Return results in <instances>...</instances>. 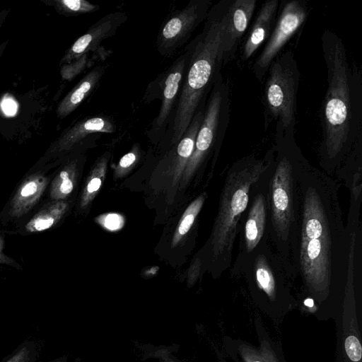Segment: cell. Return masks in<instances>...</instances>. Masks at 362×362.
Instances as JSON below:
<instances>
[{
  "instance_id": "6da1fadb",
  "label": "cell",
  "mask_w": 362,
  "mask_h": 362,
  "mask_svg": "<svg viewBox=\"0 0 362 362\" xmlns=\"http://www.w3.org/2000/svg\"><path fill=\"white\" fill-rule=\"evenodd\" d=\"M300 237L298 274L317 290L337 276H348L355 259L356 227L344 226L339 185L301 156L298 166Z\"/></svg>"
},
{
  "instance_id": "7a4b0ae2",
  "label": "cell",
  "mask_w": 362,
  "mask_h": 362,
  "mask_svg": "<svg viewBox=\"0 0 362 362\" xmlns=\"http://www.w3.org/2000/svg\"><path fill=\"white\" fill-rule=\"evenodd\" d=\"M322 52L327 71V89L322 102V140L320 165L327 173H340L358 153L361 120V95L356 71L349 66L345 46L333 32L322 37ZM361 86V85H360Z\"/></svg>"
},
{
  "instance_id": "3957f363",
  "label": "cell",
  "mask_w": 362,
  "mask_h": 362,
  "mask_svg": "<svg viewBox=\"0 0 362 362\" xmlns=\"http://www.w3.org/2000/svg\"><path fill=\"white\" fill-rule=\"evenodd\" d=\"M302 156L294 136H276L269 165L264 236L291 276L298 274L300 214L298 174Z\"/></svg>"
},
{
  "instance_id": "277c9868",
  "label": "cell",
  "mask_w": 362,
  "mask_h": 362,
  "mask_svg": "<svg viewBox=\"0 0 362 362\" xmlns=\"http://www.w3.org/2000/svg\"><path fill=\"white\" fill-rule=\"evenodd\" d=\"M228 2L222 0L211 7L202 31L185 47L188 62L168 138L171 146L178 143L194 115L205 105L212 86L221 75V28Z\"/></svg>"
},
{
  "instance_id": "5b68a950",
  "label": "cell",
  "mask_w": 362,
  "mask_h": 362,
  "mask_svg": "<svg viewBox=\"0 0 362 362\" xmlns=\"http://www.w3.org/2000/svg\"><path fill=\"white\" fill-rule=\"evenodd\" d=\"M274 154V148L263 158L252 153L233 163L227 171L208 246L210 262L218 274L231 267L234 243L240 221L249 204L250 189Z\"/></svg>"
},
{
  "instance_id": "8992f818",
  "label": "cell",
  "mask_w": 362,
  "mask_h": 362,
  "mask_svg": "<svg viewBox=\"0 0 362 362\" xmlns=\"http://www.w3.org/2000/svg\"><path fill=\"white\" fill-rule=\"evenodd\" d=\"M267 71L263 95L265 127L276 120V136H294L300 74L292 50L281 52Z\"/></svg>"
},
{
  "instance_id": "52a82bcc",
  "label": "cell",
  "mask_w": 362,
  "mask_h": 362,
  "mask_svg": "<svg viewBox=\"0 0 362 362\" xmlns=\"http://www.w3.org/2000/svg\"><path fill=\"white\" fill-rule=\"evenodd\" d=\"M229 119V87L221 75L208 95L192 153L184 170L188 181L211 153H218Z\"/></svg>"
},
{
  "instance_id": "ba28073f",
  "label": "cell",
  "mask_w": 362,
  "mask_h": 362,
  "mask_svg": "<svg viewBox=\"0 0 362 362\" xmlns=\"http://www.w3.org/2000/svg\"><path fill=\"white\" fill-rule=\"evenodd\" d=\"M188 62V52H183L148 86L144 95L145 103L160 100L158 115L147 131V136L157 144L168 141L175 116L179 97Z\"/></svg>"
},
{
  "instance_id": "9c48e42d",
  "label": "cell",
  "mask_w": 362,
  "mask_h": 362,
  "mask_svg": "<svg viewBox=\"0 0 362 362\" xmlns=\"http://www.w3.org/2000/svg\"><path fill=\"white\" fill-rule=\"evenodd\" d=\"M212 6L211 0H190L162 23L156 42L159 54L171 57L188 41L192 33L204 22Z\"/></svg>"
},
{
  "instance_id": "30bf717a",
  "label": "cell",
  "mask_w": 362,
  "mask_h": 362,
  "mask_svg": "<svg viewBox=\"0 0 362 362\" xmlns=\"http://www.w3.org/2000/svg\"><path fill=\"white\" fill-rule=\"evenodd\" d=\"M276 20L270 37L253 66V72L262 80L285 45L307 19L308 11L303 1H286Z\"/></svg>"
},
{
  "instance_id": "8fae6325",
  "label": "cell",
  "mask_w": 362,
  "mask_h": 362,
  "mask_svg": "<svg viewBox=\"0 0 362 362\" xmlns=\"http://www.w3.org/2000/svg\"><path fill=\"white\" fill-rule=\"evenodd\" d=\"M272 159L250 189L249 204L238 229L239 251L236 258L250 253L265 234L269 165Z\"/></svg>"
},
{
  "instance_id": "7c38bea8",
  "label": "cell",
  "mask_w": 362,
  "mask_h": 362,
  "mask_svg": "<svg viewBox=\"0 0 362 362\" xmlns=\"http://www.w3.org/2000/svg\"><path fill=\"white\" fill-rule=\"evenodd\" d=\"M116 131V123L110 115L97 114L86 117L63 131L54 143L52 153H66L76 148L93 146L102 134Z\"/></svg>"
},
{
  "instance_id": "4fadbf2b",
  "label": "cell",
  "mask_w": 362,
  "mask_h": 362,
  "mask_svg": "<svg viewBox=\"0 0 362 362\" xmlns=\"http://www.w3.org/2000/svg\"><path fill=\"white\" fill-rule=\"evenodd\" d=\"M256 0L228 1L223 17L221 51L223 66L235 58L256 8Z\"/></svg>"
},
{
  "instance_id": "5bb4252c",
  "label": "cell",
  "mask_w": 362,
  "mask_h": 362,
  "mask_svg": "<svg viewBox=\"0 0 362 362\" xmlns=\"http://www.w3.org/2000/svg\"><path fill=\"white\" fill-rule=\"evenodd\" d=\"M127 19V13L120 11L103 16L76 40L62 57L60 64H69L86 53L95 52L101 42L113 36Z\"/></svg>"
},
{
  "instance_id": "9a60e30c",
  "label": "cell",
  "mask_w": 362,
  "mask_h": 362,
  "mask_svg": "<svg viewBox=\"0 0 362 362\" xmlns=\"http://www.w3.org/2000/svg\"><path fill=\"white\" fill-rule=\"evenodd\" d=\"M279 3L278 0H270L262 4L243 46V61L251 58L270 35L276 23Z\"/></svg>"
},
{
  "instance_id": "2e32d148",
  "label": "cell",
  "mask_w": 362,
  "mask_h": 362,
  "mask_svg": "<svg viewBox=\"0 0 362 362\" xmlns=\"http://www.w3.org/2000/svg\"><path fill=\"white\" fill-rule=\"evenodd\" d=\"M107 65H97L93 67L60 101L57 107V115L64 119L72 113L99 86Z\"/></svg>"
},
{
  "instance_id": "e0dca14e",
  "label": "cell",
  "mask_w": 362,
  "mask_h": 362,
  "mask_svg": "<svg viewBox=\"0 0 362 362\" xmlns=\"http://www.w3.org/2000/svg\"><path fill=\"white\" fill-rule=\"evenodd\" d=\"M48 184V178L42 173L29 176L16 190L10 206L13 217H21L28 213L38 202Z\"/></svg>"
},
{
  "instance_id": "ac0fdd59",
  "label": "cell",
  "mask_w": 362,
  "mask_h": 362,
  "mask_svg": "<svg viewBox=\"0 0 362 362\" xmlns=\"http://www.w3.org/2000/svg\"><path fill=\"white\" fill-rule=\"evenodd\" d=\"M67 203L58 201L49 204L36 214L25 225V230L37 233L46 230L54 226L64 216Z\"/></svg>"
},
{
  "instance_id": "d6986e66",
  "label": "cell",
  "mask_w": 362,
  "mask_h": 362,
  "mask_svg": "<svg viewBox=\"0 0 362 362\" xmlns=\"http://www.w3.org/2000/svg\"><path fill=\"white\" fill-rule=\"evenodd\" d=\"M78 159L66 163L51 184L50 197L55 201H62L73 191L77 174Z\"/></svg>"
},
{
  "instance_id": "ffe728a7",
  "label": "cell",
  "mask_w": 362,
  "mask_h": 362,
  "mask_svg": "<svg viewBox=\"0 0 362 362\" xmlns=\"http://www.w3.org/2000/svg\"><path fill=\"white\" fill-rule=\"evenodd\" d=\"M109 158L110 154L108 153H105L95 163L82 192L81 200V207H86V206L88 205L94 199L100 189L105 178Z\"/></svg>"
},
{
  "instance_id": "44dd1931",
  "label": "cell",
  "mask_w": 362,
  "mask_h": 362,
  "mask_svg": "<svg viewBox=\"0 0 362 362\" xmlns=\"http://www.w3.org/2000/svg\"><path fill=\"white\" fill-rule=\"evenodd\" d=\"M41 2L52 6L59 14L68 17L94 13L100 8V5L86 0H42Z\"/></svg>"
},
{
  "instance_id": "7402d4cb",
  "label": "cell",
  "mask_w": 362,
  "mask_h": 362,
  "mask_svg": "<svg viewBox=\"0 0 362 362\" xmlns=\"http://www.w3.org/2000/svg\"><path fill=\"white\" fill-rule=\"evenodd\" d=\"M108 51L105 49L100 50V48L95 52L94 56L91 53H86L69 64H62L60 69L62 78L64 80H72L86 68L92 66L97 59H105L108 55Z\"/></svg>"
},
{
  "instance_id": "603a6c76",
  "label": "cell",
  "mask_w": 362,
  "mask_h": 362,
  "mask_svg": "<svg viewBox=\"0 0 362 362\" xmlns=\"http://www.w3.org/2000/svg\"><path fill=\"white\" fill-rule=\"evenodd\" d=\"M205 199V194H200L184 211L172 240L173 247L176 246L182 237L185 236L190 230L197 215L203 206Z\"/></svg>"
},
{
  "instance_id": "cb8c5ba5",
  "label": "cell",
  "mask_w": 362,
  "mask_h": 362,
  "mask_svg": "<svg viewBox=\"0 0 362 362\" xmlns=\"http://www.w3.org/2000/svg\"><path fill=\"white\" fill-rule=\"evenodd\" d=\"M140 156V145L138 143H135L130 151L124 154L119 160L116 167V173L121 175L122 173L127 171L137 162Z\"/></svg>"
},
{
  "instance_id": "d4e9b609",
  "label": "cell",
  "mask_w": 362,
  "mask_h": 362,
  "mask_svg": "<svg viewBox=\"0 0 362 362\" xmlns=\"http://www.w3.org/2000/svg\"><path fill=\"white\" fill-rule=\"evenodd\" d=\"M345 350L349 358L354 362L359 361L362 356L361 345L355 336L348 337L344 342Z\"/></svg>"
},
{
  "instance_id": "484cf974",
  "label": "cell",
  "mask_w": 362,
  "mask_h": 362,
  "mask_svg": "<svg viewBox=\"0 0 362 362\" xmlns=\"http://www.w3.org/2000/svg\"><path fill=\"white\" fill-rule=\"evenodd\" d=\"M98 222L107 230L115 231L120 229L124 224L123 218L117 214H107L98 218Z\"/></svg>"
},
{
  "instance_id": "4316f807",
  "label": "cell",
  "mask_w": 362,
  "mask_h": 362,
  "mask_svg": "<svg viewBox=\"0 0 362 362\" xmlns=\"http://www.w3.org/2000/svg\"><path fill=\"white\" fill-rule=\"evenodd\" d=\"M4 240L2 237L0 236V264H5L10 266L18 267V264L11 258L6 256L4 252Z\"/></svg>"
},
{
  "instance_id": "83f0119b",
  "label": "cell",
  "mask_w": 362,
  "mask_h": 362,
  "mask_svg": "<svg viewBox=\"0 0 362 362\" xmlns=\"http://www.w3.org/2000/svg\"><path fill=\"white\" fill-rule=\"evenodd\" d=\"M9 13H10V8H4V9L0 11V28L4 23Z\"/></svg>"
},
{
  "instance_id": "f1b7e54d",
  "label": "cell",
  "mask_w": 362,
  "mask_h": 362,
  "mask_svg": "<svg viewBox=\"0 0 362 362\" xmlns=\"http://www.w3.org/2000/svg\"><path fill=\"white\" fill-rule=\"evenodd\" d=\"M8 40H6V41L3 42L1 44H0V59L8 45Z\"/></svg>"
},
{
  "instance_id": "f546056e",
  "label": "cell",
  "mask_w": 362,
  "mask_h": 362,
  "mask_svg": "<svg viewBox=\"0 0 362 362\" xmlns=\"http://www.w3.org/2000/svg\"><path fill=\"white\" fill-rule=\"evenodd\" d=\"M305 305L308 307H313V300L312 299L308 298L305 300Z\"/></svg>"
},
{
  "instance_id": "4dcf8cb0",
  "label": "cell",
  "mask_w": 362,
  "mask_h": 362,
  "mask_svg": "<svg viewBox=\"0 0 362 362\" xmlns=\"http://www.w3.org/2000/svg\"><path fill=\"white\" fill-rule=\"evenodd\" d=\"M254 362H260V361H254Z\"/></svg>"
}]
</instances>
